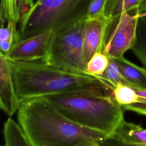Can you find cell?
<instances>
[{"instance_id":"19","label":"cell","mask_w":146,"mask_h":146,"mask_svg":"<svg viewBox=\"0 0 146 146\" xmlns=\"http://www.w3.org/2000/svg\"><path fill=\"white\" fill-rule=\"evenodd\" d=\"M17 24L14 22H9L1 25L0 40L9 42L13 47L18 43L21 40V36Z\"/></svg>"},{"instance_id":"15","label":"cell","mask_w":146,"mask_h":146,"mask_svg":"<svg viewBox=\"0 0 146 146\" xmlns=\"http://www.w3.org/2000/svg\"><path fill=\"white\" fill-rule=\"evenodd\" d=\"M131 50L146 68V17L139 18L136 42Z\"/></svg>"},{"instance_id":"23","label":"cell","mask_w":146,"mask_h":146,"mask_svg":"<svg viewBox=\"0 0 146 146\" xmlns=\"http://www.w3.org/2000/svg\"><path fill=\"white\" fill-rule=\"evenodd\" d=\"M89 146H102L100 145V143H95V144H92L91 145H89Z\"/></svg>"},{"instance_id":"7","label":"cell","mask_w":146,"mask_h":146,"mask_svg":"<svg viewBox=\"0 0 146 146\" xmlns=\"http://www.w3.org/2000/svg\"><path fill=\"white\" fill-rule=\"evenodd\" d=\"M52 34L48 31L22 39L5 56L18 62H46Z\"/></svg>"},{"instance_id":"20","label":"cell","mask_w":146,"mask_h":146,"mask_svg":"<svg viewBox=\"0 0 146 146\" xmlns=\"http://www.w3.org/2000/svg\"><path fill=\"white\" fill-rule=\"evenodd\" d=\"M110 0H92L86 18V19L105 14L106 7Z\"/></svg>"},{"instance_id":"18","label":"cell","mask_w":146,"mask_h":146,"mask_svg":"<svg viewBox=\"0 0 146 146\" xmlns=\"http://www.w3.org/2000/svg\"><path fill=\"white\" fill-rule=\"evenodd\" d=\"M109 58V65L104 74L101 76L103 80L111 90H113L119 83L128 85L114 59L111 58Z\"/></svg>"},{"instance_id":"9","label":"cell","mask_w":146,"mask_h":146,"mask_svg":"<svg viewBox=\"0 0 146 146\" xmlns=\"http://www.w3.org/2000/svg\"><path fill=\"white\" fill-rule=\"evenodd\" d=\"M21 102L17 96L7 59L0 53V107L9 117L18 112Z\"/></svg>"},{"instance_id":"14","label":"cell","mask_w":146,"mask_h":146,"mask_svg":"<svg viewBox=\"0 0 146 146\" xmlns=\"http://www.w3.org/2000/svg\"><path fill=\"white\" fill-rule=\"evenodd\" d=\"M144 0H110L105 14L111 19L118 17L124 13L137 9Z\"/></svg>"},{"instance_id":"10","label":"cell","mask_w":146,"mask_h":146,"mask_svg":"<svg viewBox=\"0 0 146 146\" xmlns=\"http://www.w3.org/2000/svg\"><path fill=\"white\" fill-rule=\"evenodd\" d=\"M112 140L124 146H146V128L124 120L114 132Z\"/></svg>"},{"instance_id":"5","label":"cell","mask_w":146,"mask_h":146,"mask_svg":"<svg viewBox=\"0 0 146 146\" xmlns=\"http://www.w3.org/2000/svg\"><path fill=\"white\" fill-rule=\"evenodd\" d=\"M85 20L53 31L47 63L59 68L89 75L83 49Z\"/></svg>"},{"instance_id":"21","label":"cell","mask_w":146,"mask_h":146,"mask_svg":"<svg viewBox=\"0 0 146 146\" xmlns=\"http://www.w3.org/2000/svg\"><path fill=\"white\" fill-rule=\"evenodd\" d=\"M136 13L139 18L146 17V0H144L141 5L136 9Z\"/></svg>"},{"instance_id":"17","label":"cell","mask_w":146,"mask_h":146,"mask_svg":"<svg viewBox=\"0 0 146 146\" xmlns=\"http://www.w3.org/2000/svg\"><path fill=\"white\" fill-rule=\"evenodd\" d=\"M110 63V58L103 52L95 53L87 64V71L90 75L101 78Z\"/></svg>"},{"instance_id":"4","label":"cell","mask_w":146,"mask_h":146,"mask_svg":"<svg viewBox=\"0 0 146 146\" xmlns=\"http://www.w3.org/2000/svg\"><path fill=\"white\" fill-rule=\"evenodd\" d=\"M92 0H37L20 22L21 40L86 19Z\"/></svg>"},{"instance_id":"2","label":"cell","mask_w":146,"mask_h":146,"mask_svg":"<svg viewBox=\"0 0 146 146\" xmlns=\"http://www.w3.org/2000/svg\"><path fill=\"white\" fill-rule=\"evenodd\" d=\"M112 91L103 83H94L45 98L62 115L84 127L113 135L124 119L123 108Z\"/></svg>"},{"instance_id":"11","label":"cell","mask_w":146,"mask_h":146,"mask_svg":"<svg viewBox=\"0 0 146 146\" xmlns=\"http://www.w3.org/2000/svg\"><path fill=\"white\" fill-rule=\"evenodd\" d=\"M34 5L33 0H1V25L7 22H20Z\"/></svg>"},{"instance_id":"22","label":"cell","mask_w":146,"mask_h":146,"mask_svg":"<svg viewBox=\"0 0 146 146\" xmlns=\"http://www.w3.org/2000/svg\"><path fill=\"white\" fill-rule=\"evenodd\" d=\"M136 92L137 94L140 96L146 98V90H136Z\"/></svg>"},{"instance_id":"3","label":"cell","mask_w":146,"mask_h":146,"mask_svg":"<svg viewBox=\"0 0 146 146\" xmlns=\"http://www.w3.org/2000/svg\"><path fill=\"white\" fill-rule=\"evenodd\" d=\"M7 60L21 103L66 92L94 83H103L107 87L101 78L66 71L45 62H18Z\"/></svg>"},{"instance_id":"1","label":"cell","mask_w":146,"mask_h":146,"mask_svg":"<svg viewBox=\"0 0 146 146\" xmlns=\"http://www.w3.org/2000/svg\"><path fill=\"white\" fill-rule=\"evenodd\" d=\"M17 117L31 146H89L111 140L104 133L71 121L45 98L21 102Z\"/></svg>"},{"instance_id":"12","label":"cell","mask_w":146,"mask_h":146,"mask_svg":"<svg viewBox=\"0 0 146 146\" xmlns=\"http://www.w3.org/2000/svg\"><path fill=\"white\" fill-rule=\"evenodd\" d=\"M113 59L129 86L136 90H146V68L134 64L124 57Z\"/></svg>"},{"instance_id":"13","label":"cell","mask_w":146,"mask_h":146,"mask_svg":"<svg viewBox=\"0 0 146 146\" xmlns=\"http://www.w3.org/2000/svg\"><path fill=\"white\" fill-rule=\"evenodd\" d=\"M4 146H31L20 126L9 117L3 124Z\"/></svg>"},{"instance_id":"6","label":"cell","mask_w":146,"mask_h":146,"mask_svg":"<svg viewBox=\"0 0 146 146\" xmlns=\"http://www.w3.org/2000/svg\"><path fill=\"white\" fill-rule=\"evenodd\" d=\"M139 17L136 10L124 13L111 22L103 52L109 58L120 59L131 50L137 39Z\"/></svg>"},{"instance_id":"16","label":"cell","mask_w":146,"mask_h":146,"mask_svg":"<svg viewBox=\"0 0 146 146\" xmlns=\"http://www.w3.org/2000/svg\"><path fill=\"white\" fill-rule=\"evenodd\" d=\"M112 95L123 108L134 103L137 97L136 90L132 87L119 83L112 90Z\"/></svg>"},{"instance_id":"8","label":"cell","mask_w":146,"mask_h":146,"mask_svg":"<svg viewBox=\"0 0 146 146\" xmlns=\"http://www.w3.org/2000/svg\"><path fill=\"white\" fill-rule=\"evenodd\" d=\"M112 20L106 14L85 19L83 49L87 62L95 53L103 52L108 30Z\"/></svg>"}]
</instances>
